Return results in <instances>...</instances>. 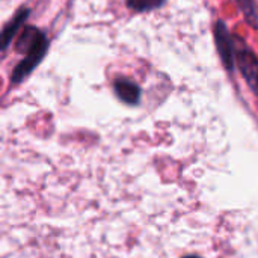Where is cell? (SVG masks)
Returning <instances> with one entry per match:
<instances>
[{"label": "cell", "instance_id": "cell-1", "mask_svg": "<svg viewBox=\"0 0 258 258\" xmlns=\"http://www.w3.org/2000/svg\"><path fill=\"white\" fill-rule=\"evenodd\" d=\"M15 51L24 54V57L14 67L11 73V82L14 85H18L26 77H29L30 73L45 57L48 51V38L38 27L24 24L20 36L17 38Z\"/></svg>", "mask_w": 258, "mask_h": 258}, {"label": "cell", "instance_id": "cell-2", "mask_svg": "<svg viewBox=\"0 0 258 258\" xmlns=\"http://www.w3.org/2000/svg\"><path fill=\"white\" fill-rule=\"evenodd\" d=\"M233 42L237 67L242 71V76L246 80L249 89L258 95V57L242 38L234 36Z\"/></svg>", "mask_w": 258, "mask_h": 258}, {"label": "cell", "instance_id": "cell-3", "mask_svg": "<svg viewBox=\"0 0 258 258\" xmlns=\"http://www.w3.org/2000/svg\"><path fill=\"white\" fill-rule=\"evenodd\" d=\"M215 39H216V47H218L219 56H221L225 68L231 71L234 68V42H233V36L230 35L224 21L216 23Z\"/></svg>", "mask_w": 258, "mask_h": 258}, {"label": "cell", "instance_id": "cell-4", "mask_svg": "<svg viewBox=\"0 0 258 258\" xmlns=\"http://www.w3.org/2000/svg\"><path fill=\"white\" fill-rule=\"evenodd\" d=\"M29 15H30V9L26 8V6H21L14 14V17L2 27V30H0V51H5L11 45V42L14 41V38L24 27Z\"/></svg>", "mask_w": 258, "mask_h": 258}, {"label": "cell", "instance_id": "cell-5", "mask_svg": "<svg viewBox=\"0 0 258 258\" xmlns=\"http://www.w3.org/2000/svg\"><path fill=\"white\" fill-rule=\"evenodd\" d=\"M113 89L116 97L125 104L135 106L141 100V88L130 79L119 77L113 82Z\"/></svg>", "mask_w": 258, "mask_h": 258}, {"label": "cell", "instance_id": "cell-6", "mask_svg": "<svg viewBox=\"0 0 258 258\" xmlns=\"http://www.w3.org/2000/svg\"><path fill=\"white\" fill-rule=\"evenodd\" d=\"M237 6L240 8V11L243 12L246 21L252 26V27H258V12L255 2L254 0H236Z\"/></svg>", "mask_w": 258, "mask_h": 258}, {"label": "cell", "instance_id": "cell-7", "mask_svg": "<svg viewBox=\"0 0 258 258\" xmlns=\"http://www.w3.org/2000/svg\"><path fill=\"white\" fill-rule=\"evenodd\" d=\"M165 0H127V6L136 12H147L160 8Z\"/></svg>", "mask_w": 258, "mask_h": 258}, {"label": "cell", "instance_id": "cell-8", "mask_svg": "<svg viewBox=\"0 0 258 258\" xmlns=\"http://www.w3.org/2000/svg\"><path fill=\"white\" fill-rule=\"evenodd\" d=\"M186 258H198V257H194V255H192V257H186Z\"/></svg>", "mask_w": 258, "mask_h": 258}]
</instances>
